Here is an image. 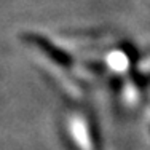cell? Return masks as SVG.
<instances>
[{
    "label": "cell",
    "instance_id": "1",
    "mask_svg": "<svg viewBox=\"0 0 150 150\" xmlns=\"http://www.w3.org/2000/svg\"><path fill=\"white\" fill-rule=\"evenodd\" d=\"M64 133L72 150H99L94 121L83 110H72L64 118Z\"/></svg>",
    "mask_w": 150,
    "mask_h": 150
}]
</instances>
